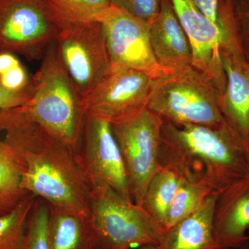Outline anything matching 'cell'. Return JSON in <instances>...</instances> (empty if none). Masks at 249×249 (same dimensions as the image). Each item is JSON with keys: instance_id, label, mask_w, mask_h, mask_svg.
Instances as JSON below:
<instances>
[{"instance_id": "obj_25", "label": "cell", "mask_w": 249, "mask_h": 249, "mask_svg": "<svg viewBox=\"0 0 249 249\" xmlns=\"http://www.w3.org/2000/svg\"><path fill=\"white\" fill-rule=\"evenodd\" d=\"M222 12L242 53L249 62V0H224Z\"/></svg>"}, {"instance_id": "obj_20", "label": "cell", "mask_w": 249, "mask_h": 249, "mask_svg": "<svg viewBox=\"0 0 249 249\" xmlns=\"http://www.w3.org/2000/svg\"><path fill=\"white\" fill-rule=\"evenodd\" d=\"M60 29L68 24L98 22L109 0H43Z\"/></svg>"}, {"instance_id": "obj_26", "label": "cell", "mask_w": 249, "mask_h": 249, "mask_svg": "<svg viewBox=\"0 0 249 249\" xmlns=\"http://www.w3.org/2000/svg\"><path fill=\"white\" fill-rule=\"evenodd\" d=\"M112 6L150 24L158 16L160 0H109Z\"/></svg>"}, {"instance_id": "obj_3", "label": "cell", "mask_w": 249, "mask_h": 249, "mask_svg": "<svg viewBox=\"0 0 249 249\" xmlns=\"http://www.w3.org/2000/svg\"><path fill=\"white\" fill-rule=\"evenodd\" d=\"M34 90L23 111L47 133L77 152L85 119L82 98L64 68L54 43L34 76Z\"/></svg>"}, {"instance_id": "obj_9", "label": "cell", "mask_w": 249, "mask_h": 249, "mask_svg": "<svg viewBox=\"0 0 249 249\" xmlns=\"http://www.w3.org/2000/svg\"><path fill=\"white\" fill-rule=\"evenodd\" d=\"M54 45L64 68L83 99L111 67L101 23L63 26Z\"/></svg>"}, {"instance_id": "obj_11", "label": "cell", "mask_w": 249, "mask_h": 249, "mask_svg": "<svg viewBox=\"0 0 249 249\" xmlns=\"http://www.w3.org/2000/svg\"><path fill=\"white\" fill-rule=\"evenodd\" d=\"M80 142H83V151L77 155L89 186L109 187L132 201L124 160L111 124L85 116Z\"/></svg>"}, {"instance_id": "obj_21", "label": "cell", "mask_w": 249, "mask_h": 249, "mask_svg": "<svg viewBox=\"0 0 249 249\" xmlns=\"http://www.w3.org/2000/svg\"><path fill=\"white\" fill-rule=\"evenodd\" d=\"M213 193L216 192L204 185L191 182L181 178L167 213L164 232L196 212Z\"/></svg>"}, {"instance_id": "obj_14", "label": "cell", "mask_w": 249, "mask_h": 249, "mask_svg": "<svg viewBox=\"0 0 249 249\" xmlns=\"http://www.w3.org/2000/svg\"><path fill=\"white\" fill-rule=\"evenodd\" d=\"M214 235L225 248L240 249L249 241V176L219 193L214 207Z\"/></svg>"}, {"instance_id": "obj_24", "label": "cell", "mask_w": 249, "mask_h": 249, "mask_svg": "<svg viewBox=\"0 0 249 249\" xmlns=\"http://www.w3.org/2000/svg\"><path fill=\"white\" fill-rule=\"evenodd\" d=\"M49 204L37 198L28 218L19 249H49Z\"/></svg>"}, {"instance_id": "obj_29", "label": "cell", "mask_w": 249, "mask_h": 249, "mask_svg": "<svg viewBox=\"0 0 249 249\" xmlns=\"http://www.w3.org/2000/svg\"><path fill=\"white\" fill-rule=\"evenodd\" d=\"M245 145L246 158H247V163H248L249 166V133L248 134V137H247V138L246 139Z\"/></svg>"}, {"instance_id": "obj_28", "label": "cell", "mask_w": 249, "mask_h": 249, "mask_svg": "<svg viewBox=\"0 0 249 249\" xmlns=\"http://www.w3.org/2000/svg\"><path fill=\"white\" fill-rule=\"evenodd\" d=\"M192 1L206 17L213 22H218L220 0H192Z\"/></svg>"}, {"instance_id": "obj_10", "label": "cell", "mask_w": 249, "mask_h": 249, "mask_svg": "<svg viewBox=\"0 0 249 249\" xmlns=\"http://www.w3.org/2000/svg\"><path fill=\"white\" fill-rule=\"evenodd\" d=\"M111 66L144 72L155 78L165 73L150 43L149 24L111 5L100 18Z\"/></svg>"}, {"instance_id": "obj_1", "label": "cell", "mask_w": 249, "mask_h": 249, "mask_svg": "<svg viewBox=\"0 0 249 249\" xmlns=\"http://www.w3.org/2000/svg\"><path fill=\"white\" fill-rule=\"evenodd\" d=\"M244 139L227 124L219 127L163 121L160 166L221 193L249 176Z\"/></svg>"}, {"instance_id": "obj_31", "label": "cell", "mask_w": 249, "mask_h": 249, "mask_svg": "<svg viewBox=\"0 0 249 249\" xmlns=\"http://www.w3.org/2000/svg\"><path fill=\"white\" fill-rule=\"evenodd\" d=\"M231 249L226 248V249ZM239 249H249V242H246L245 245L242 246V247H241V248H240Z\"/></svg>"}, {"instance_id": "obj_5", "label": "cell", "mask_w": 249, "mask_h": 249, "mask_svg": "<svg viewBox=\"0 0 249 249\" xmlns=\"http://www.w3.org/2000/svg\"><path fill=\"white\" fill-rule=\"evenodd\" d=\"M90 188L89 222L96 249L159 245L163 234L142 206L108 186Z\"/></svg>"}, {"instance_id": "obj_6", "label": "cell", "mask_w": 249, "mask_h": 249, "mask_svg": "<svg viewBox=\"0 0 249 249\" xmlns=\"http://www.w3.org/2000/svg\"><path fill=\"white\" fill-rule=\"evenodd\" d=\"M162 124L160 116L147 108L130 119L111 124L124 160L131 198L139 206L160 167Z\"/></svg>"}, {"instance_id": "obj_18", "label": "cell", "mask_w": 249, "mask_h": 249, "mask_svg": "<svg viewBox=\"0 0 249 249\" xmlns=\"http://www.w3.org/2000/svg\"><path fill=\"white\" fill-rule=\"evenodd\" d=\"M49 209V249H96L89 218L50 206Z\"/></svg>"}, {"instance_id": "obj_23", "label": "cell", "mask_w": 249, "mask_h": 249, "mask_svg": "<svg viewBox=\"0 0 249 249\" xmlns=\"http://www.w3.org/2000/svg\"><path fill=\"white\" fill-rule=\"evenodd\" d=\"M0 84L11 92L31 98L34 90V76L16 54L0 52Z\"/></svg>"}, {"instance_id": "obj_16", "label": "cell", "mask_w": 249, "mask_h": 249, "mask_svg": "<svg viewBox=\"0 0 249 249\" xmlns=\"http://www.w3.org/2000/svg\"><path fill=\"white\" fill-rule=\"evenodd\" d=\"M24 169L22 147L7 110H0V217L14 211L29 194L21 186Z\"/></svg>"}, {"instance_id": "obj_17", "label": "cell", "mask_w": 249, "mask_h": 249, "mask_svg": "<svg viewBox=\"0 0 249 249\" xmlns=\"http://www.w3.org/2000/svg\"><path fill=\"white\" fill-rule=\"evenodd\" d=\"M219 193H213L196 212L165 232L160 249H224L214 231V207Z\"/></svg>"}, {"instance_id": "obj_4", "label": "cell", "mask_w": 249, "mask_h": 249, "mask_svg": "<svg viewBox=\"0 0 249 249\" xmlns=\"http://www.w3.org/2000/svg\"><path fill=\"white\" fill-rule=\"evenodd\" d=\"M219 95L212 80L190 65L153 78L147 108L171 124L219 127L227 124Z\"/></svg>"}, {"instance_id": "obj_27", "label": "cell", "mask_w": 249, "mask_h": 249, "mask_svg": "<svg viewBox=\"0 0 249 249\" xmlns=\"http://www.w3.org/2000/svg\"><path fill=\"white\" fill-rule=\"evenodd\" d=\"M30 97L25 95L11 92L0 84V110H9L23 107Z\"/></svg>"}, {"instance_id": "obj_12", "label": "cell", "mask_w": 249, "mask_h": 249, "mask_svg": "<svg viewBox=\"0 0 249 249\" xmlns=\"http://www.w3.org/2000/svg\"><path fill=\"white\" fill-rule=\"evenodd\" d=\"M171 2L191 46L192 66L209 77L221 94L227 85L221 58L224 34L222 18L219 14L218 22H213L192 0H171Z\"/></svg>"}, {"instance_id": "obj_32", "label": "cell", "mask_w": 249, "mask_h": 249, "mask_svg": "<svg viewBox=\"0 0 249 249\" xmlns=\"http://www.w3.org/2000/svg\"></svg>"}, {"instance_id": "obj_2", "label": "cell", "mask_w": 249, "mask_h": 249, "mask_svg": "<svg viewBox=\"0 0 249 249\" xmlns=\"http://www.w3.org/2000/svg\"><path fill=\"white\" fill-rule=\"evenodd\" d=\"M16 131L24 169L21 186L50 206L89 218L90 188L77 152L16 109Z\"/></svg>"}, {"instance_id": "obj_13", "label": "cell", "mask_w": 249, "mask_h": 249, "mask_svg": "<svg viewBox=\"0 0 249 249\" xmlns=\"http://www.w3.org/2000/svg\"><path fill=\"white\" fill-rule=\"evenodd\" d=\"M220 17L224 28L221 58L227 85L219 95V107L226 122L245 142L249 133V62L225 19Z\"/></svg>"}, {"instance_id": "obj_7", "label": "cell", "mask_w": 249, "mask_h": 249, "mask_svg": "<svg viewBox=\"0 0 249 249\" xmlns=\"http://www.w3.org/2000/svg\"><path fill=\"white\" fill-rule=\"evenodd\" d=\"M60 29L43 0H0V52L42 58Z\"/></svg>"}, {"instance_id": "obj_8", "label": "cell", "mask_w": 249, "mask_h": 249, "mask_svg": "<svg viewBox=\"0 0 249 249\" xmlns=\"http://www.w3.org/2000/svg\"><path fill=\"white\" fill-rule=\"evenodd\" d=\"M153 78L144 72L111 66L82 99L85 116L110 124L147 108Z\"/></svg>"}, {"instance_id": "obj_30", "label": "cell", "mask_w": 249, "mask_h": 249, "mask_svg": "<svg viewBox=\"0 0 249 249\" xmlns=\"http://www.w3.org/2000/svg\"><path fill=\"white\" fill-rule=\"evenodd\" d=\"M138 249H160L158 245H145L139 247Z\"/></svg>"}, {"instance_id": "obj_19", "label": "cell", "mask_w": 249, "mask_h": 249, "mask_svg": "<svg viewBox=\"0 0 249 249\" xmlns=\"http://www.w3.org/2000/svg\"><path fill=\"white\" fill-rule=\"evenodd\" d=\"M181 177L173 168L160 167L147 185L142 206L164 234L167 213L175 196Z\"/></svg>"}, {"instance_id": "obj_22", "label": "cell", "mask_w": 249, "mask_h": 249, "mask_svg": "<svg viewBox=\"0 0 249 249\" xmlns=\"http://www.w3.org/2000/svg\"><path fill=\"white\" fill-rule=\"evenodd\" d=\"M37 198L28 194L14 211L0 217V249H19L28 218Z\"/></svg>"}, {"instance_id": "obj_15", "label": "cell", "mask_w": 249, "mask_h": 249, "mask_svg": "<svg viewBox=\"0 0 249 249\" xmlns=\"http://www.w3.org/2000/svg\"><path fill=\"white\" fill-rule=\"evenodd\" d=\"M149 34L155 58L165 71L192 65L191 46L171 0H161L158 16L149 24Z\"/></svg>"}]
</instances>
